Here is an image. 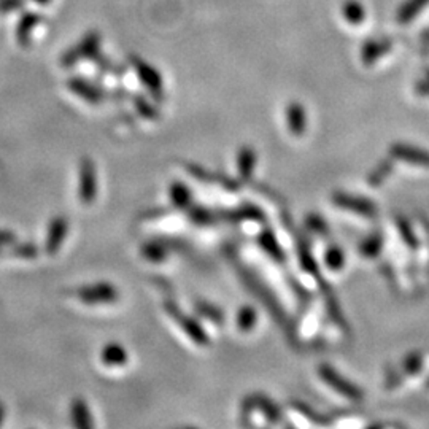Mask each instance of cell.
Listing matches in <instances>:
<instances>
[{"label": "cell", "mask_w": 429, "mask_h": 429, "mask_svg": "<svg viewBox=\"0 0 429 429\" xmlns=\"http://www.w3.org/2000/svg\"><path fill=\"white\" fill-rule=\"evenodd\" d=\"M428 385H429V383H428Z\"/></svg>", "instance_id": "f546056e"}, {"label": "cell", "mask_w": 429, "mask_h": 429, "mask_svg": "<svg viewBox=\"0 0 429 429\" xmlns=\"http://www.w3.org/2000/svg\"><path fill=\"white\" fill-rule=\"evenodd\" d=\"M70 418H72L74 426L80 428V429H89L94 428V420H93V413H91V409L88 403L81 398H75L70 404Z\"/></svg>", "instance_id": "8fae6325"}, {"label": "cell", "mask_w": 429, "mask_h": 429, "mask_svg": "<svg viewBox=\"0 0 429 429\" xmlns=\"http://www.w3.org/2000/svg\"><path fill=\"white\" fill-rule=\"evenodd\" d=\"M171 199L175 206L183 208L191 201V193L188 191V188L181 181H175L171 185Z\"/></svg>", "instance_id": "ac0fdd59"}, {"label": "cell", "mask_w": 429, "mask_h": 429, "mask_svg": "<svg viewBox=\"0 0 429 429\" xmlns=\"http://www.w3.org/2000/svg\"><path fill=\"white\" fill-rule=\"evenodd\" d=\"M429 4V0H405V2L399 6L396 13V19L399 24H409L410 21L420 15L423 11L425 6Z\"/></svg>", "instance_id": "5bb4252c"}, {"label": "cell", "mask_w": 429, "mask_h": 429, "mask_svg": "<svg viewBox=\"0 0 429 429\" xmlns=\"http://www.w3.org/2000/svg\"><path fill=\"white\" fill-rule=\"evenodd\" d=\"M76 296L86 306H107L118 301V288L108 281H97V283L84 285L79 288Z\"/></svg>", "instance_id": "7a4b0ae2"}, {"label": "cell", "mask_w": 429, "mask_h": 429, "mask_svg": "<svg viewBox=\"0 0 429 429\" xmlns=\"http://www.w3.org/2000/svg\"><path fill=\"white\" fill-rule=\"evenodd\" d=\"M391 46L393 44L390 39H375L365 41L361 50V59L364 66H374L380 58H383L386 53L391 51Z\"/></svg>", "instance_id": "ba28073f"}, {"label": "cell", "mask_w": 429, "mask_h": 429, "mask_svg": "<svg viewBox=\"0 0 429 429\" xmlns=\"http://www.w3.org/2000/svg\"><path fill=\"white\" fill-rule=\"evenodd\" d=\"M79 198L83 206H93L97 198V172L91 158H83L80 163Z\"/></svg>", "instance_id": "3957f363"}, {"label": "cell", "mask_w": 429, "mask_h": 429, "mask_svg": "<svg viewBox=\"0 0 429 429\" xmlns=\"http://www.w3.org/2000/svg\"><path fill=\"white\" fill-rule=\"evenodd\" d=\"M102 35L97 31H89L83 35L79 40V44H75L69 48V50L61 56V66L62 67H74L81 61H93L99 58L102 54Z\"/></svg>", "instance_id": "6da1fadb"}, {"label": "cell", "mask_w": 429, "mask_h": 429, "mask_svg": "<svg viewBox=\"0 0 429 429\" xmlns=\"http://www.w3.org/2000/svg\"><path fill=\"white\" fill-rule=\"evenodd\" d=\"M393 154L400 159H405L410 164L429 167V153L421 148L418 150L410 145H395L393 146Z\"/></svg>", "instance_id": "7c38bea8"}, {"label": "cell", "mask_w": 429, "mask_h": 429, "mask_svg": "<svg viewBox=\"0 0 429 429\" xmlns=\"http://www.w3.org/2000/svg\"><path fill=\"white\" fill-rule=\"evenodd\" d=\"M67 89L70 93L79 96L81 101L88 102L91 105H97L104 101L105 93L104 89L97 86L93 81H89L86 79H81V76H72V79L67 80Z\"/></svg>", "instance_id": "5b68a950"}, {"label": "cell", "mask_w": 429, "mask_h": 429, "mask_svg": "<svg viewBox=\"0 0 429 429\" xmlns=\"http://www.w3.org/2000/svg\"><path fill=\"white\" fill-rule=\"evenodd\" d=\"M101 363L105 368H123L129 363V353L121 343H107L101 351Z\"/></svg>", "instance_id": "30bf717a"}, {"label": "cell", "mask_w": 429, "mask_h": 429, "mask_svg": "<svg viewBox=\"0 0 429 429\" xmlns=\"http://www.w3.org/2000/svg\"><path fill=\"white\" fill-rule=\"evenodd\" d=\"M405 364L409 365V368H407L409 374H417L418 370H421V365H423V358H421V355H418V353L410 355L405 360Z\"/></svg>", "instance_id": "d4e9b609"}, {"label": "cell", "mask_w": 429, "mask_h": 429, "mask_svg": "<svg viewBox=\"0 0 429 429\" xmlns=\"http://www.w3.org/2000/svg\"><path fill=\"white\" fill-rule=\"evenodd\" d=\"M4 420H5V405L0 403V426L4 425Z\"/></svg>", "instance_id": "83f0119b"}, {"label": "cell", "mask_w": 429, "mask_h": 429, "mask_svg": "<svg viewBox=\"0 0 429 429\" xmlns=\"http://www.w3.org/2000/svg\"><path fill=\"white\" fill-rule=\"evenodd\" d=\"M32 2L39 4V5H41V6H45V5H48V4H51L53 0H32Z\"/></svg>", "instance_id": "f1b7e54d"}, {"label": "cell", "mask_w": 429, "mask_h": 429, "mask_svg": "<svg viewBox=\"0 0 429 429\" xmlns=\"http://www.w3.org/2000/svg\"><path fill=\"white\" fill-rule=\"evenodd\" d=\"M15 241H16L15 234H11V232H9V231H0V248L6 247V245L15 243Z\"/></svg>", "instance_id": "484cf974"}, {"label": "cell", "mask_w": 429, "mask_h": 429, "mask_svg": "<svg viewBox=\"0 0 429 429\" xmlns=\"http://www.w3.org/2000/svg\"><path fill=\"white\" fill-rule=\"evenodd\" d=\"M345 263V255L339 247H330L326 251V266L333 271H339Z\"/></svg>", "instance_id": "ffe728a7"}, {"label": "cell", "mask_w": 429, "mask_h": 429, "mask_svg": "<svg viewBox=\"0 0 429 429\" xmlns=\"http://www.w3.org/2000/svg\"><path fill=\"white\" fill-rule=\"evenodd\" d=\"M136 107L138 110V113L145 116V118H158V113H156V108H154V105L146 102L143 97H137L136 99Z\"/></svg>", "instance_id": "603a6c76"}, {"label": "cell", "mask_w": 429, "mask_h": 429, "mask_svg": "<svg viewBox=\"0 0 429 429\" xmlns=\"http://www.w3.org/2000/svg\"><path fill=\"white\" fill-rule=\"evenodd\" d=\"M131 64L133 70H136L138 80L143 83V86L148 89L153 96L163 94V76H161L156 67H153L145 59L138 58V56H131Z\"/></svg>", "instance_id": "277c9868"}, {"label": "cell", "mask_w": 429, "mask_h": 429, "mask_svg": "<svg viewBox=\"0 0 429 429\" xmlns=\"http://www.w3.org/2000/svg\"><path fill=\"white\" fill-rule=\"evenodd\" d=\"M255 167H256V153L251 148H243L241 153H238V172H241V177L248 178Z\"/></svg>", "instance_id": "e0dca14e"}, {"label": "cell", "mask_w": 429, "mask_h": 429, "mask_svg": "<svg viewBox=\"0 0 429 429\" xmlns=\"http://www.w3.org/2000/svg\"><path fill=\"white\" fill-rule=\"evenodd\" d=\"M418 93H421L423 96H429V74L426 75V79L418 83V88H417Z\"/></svg>", "instance_id": "4316f807"}, {"label": "cell", "mask_w": 429, "mask_h": 429, "mask_svg": "<svg viewBox=\"0 0 429 429\" xmlns=\"http://www.w3.org/2000/svg\"><path fill=\"white\" fill-rule=\"evenodd\" d=\"M69 232V221L64 216H54L50 221V226L46 231L45 250L48 255H56L59 251L61 245L64 243Z\"/></svg>", "instance_id": "8992f818"}, {"label": "cell", "mask_w": 429, "mask_h": 429, "mask_svg": "<svg viewBox=\"0 0 429 429\" xmlns=\"http://www.w3.org/2000/svg\"><path fill=\"white\" fill-rule=\"evenodd\" d=\"M37 253H39L37 248H35L32 243H23V245H18V247L15 248V251H13V256L23 258V259H31V258L37 256Z\"/></svg>", "instance_id": "cb8c5ba5"}, {"label": "cell", "mask_w": 429, "mask_h": 429, "mask_svg": "<svg viewBox=\"0 0 429 429\" xmlns=\"http://www.w3.org/2000/svg\"><path fill=\"white\" fill-rule=\"evenodd\" d=\"M320 374L323 377V380L329 385L333 386V388H335L339 393H342V395H345L347 398L350 399H361V393L358 388H355L353 385H351L350 382H347V380H343L339 374L334 369L330 368H321L320 369Z\"/></svg>", "instance_id": "9c48e42d"}, {"label": "cell", "mask_w": 429, "mask_h": 429, "mask_svg": "<svg viewBox=\"0 0 429 429\" xmlns=\"http://www.w3.org/2000/svg\"><path fill=\"white\" fill-rule=\"evenodd\" d=\"M342 15L351 26H360L365 18V10L360 0H347L342 5Z\"/></svg>", "instance_id": "2e32d148"}, {"label": "cell", "mask_w": 429, "mask_h": 429, "mask_svg": "<svg viewBox=\"0 0 429 429\" xmlns=\"http://www.w3.org/2000/svg\"><path fill=\"white\" fill-rule=\"evenodd\" d=\"M143 256L148 258L150 261H161L166 258V250L156 242H150L143 247Z\"/></svg>", "instance_id": "44dd1931"}, {"label": "cell", "mask_w": 429, "mask_h": 429, "mask_svg": "<svg viewBox=\"0 0 429 429\" xmlns=\"http://www.w3.org/2000/svg\"><path fill=\"white\" fill-rule=\"evenodd\" d=\"M335 202L339 203L340 207H345V208H351V210H356V212H360L363 215H374L375 212V207L372 206L370 202H368L365 199H355V198H350V196L347 194H340L337 196L335 198Z\"/></svg>", "instance_id": "9a60e30c"}, {"label": "cell", "mask_w": 429, "mask_h": 429, "mask_svg": "<svg viewBox=\"0 0 429 429\" xmlns=\"http://www.w3.org/2000/svg\"><path fill=\"white\" fill-rule=\"evenodd\" d=\"M256 311L251 307H243L238 311L237 315V325L241 330H250L256 323Z\"/></svg>", "instance_id": "d6986e66"}, {"label": "cell", "mask_w": 429, "mask_h": 429, "mask_svg": "<svg viewBox=\"0 0 429 429\" xmlns=\"http://www.w3.org/2000/svg\"><path fill=\"white\" fill-rule=\"evenodd\" d=\"M26 5V0H0V15H10L23 10Z\"/></svg>", "instance_id": "7402d4cb"}, {"label": "cell", "mask_w": 429, "mask_h": 429, "mask_svg": "<svg viewBox=\"0 0 429 429\" xmlns=\"http://www.w3.org/2000/svg\"><path fill=\"white\" fill-rule=\"evenodd\" d=\"M44 21V16L37 11H24L23 15L19 16L15 35H16V41L21 48H27L32 41V32L37 26L41 24Z\"/></svg>", "instance_id": "52a82bcc"}, {"label": "cell", "mask_w": 429, "mask_h": 429, "mask_svg": "<svg viewBox=\"0 0 429 429\" xmlns=\"http://www.w3.org/2000/svg\"><path fill=\"white\" fill-rule=\"evenodd\" d=\"M286 123L288 129L296 136H301L306 131L307 126V113L306 108L299 102H291L286 107Z\"/></svg>", "instance_id": "4fadbf2b"}]
</instances>
